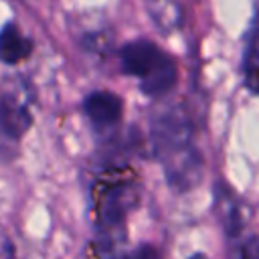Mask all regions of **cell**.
Masks as SVG:
<instances>
[{"label":"cell","mask_w":259,"mask_h":259,"mask_svg":"<svg viewBox=\"0 0 259 259\" xmlns=\"http://www.w3.org/2000/svg\"><path fill=\"white\" fill-rule=\"evenodd\" d=\"M83 115L99 136H109L117 130L123 115V101L117 93L95 89L83 99Z\"/></svg>","instance_id":"5"},{"label":"cell","mask_w":259,"mask_h":259,"mask_svg":"<svg viewBox=\"0 0 259 259\" xmlns=\"http://www.w3.org/2000/svg\"><path fill=\"white\" fill-rule=\"evenodd\" d=\"M214 202H217V212L225 231L231 237H237L247 223V206L239 200V196L227 184H217Z\"/></svg>","instance_id":"7"},{"label":"cell","mask_w":259,"mask_h":259,"mask_svg":"<svg viewBox=\"0 0 259 259\" xmlns=\"http://www.w3.org/2000/svg\"><path fill=\"white\" fill-rule=\"evenodd\" d=\"M34 51V40L24 34L18 22L8 20L0 26V61L6 65H18L26 61Z\"/></svg>","instance_id":"6"},{"label":"cell","mask_w":259,"mask_h":259,"mask_svg":"<svg viewBox=\"0 0 259 259\" xmlns=\"http://www.w3.org/2000/svg\"><path fill=\"white\" fill-rule=\"evenodd\" d=\"M121 71L138 79L140 91L148 97L168 95L178 81V65L172 55L150 38H136L119 49Z\"/></svg>","instance_id":"3"},{"label":"cell","mask_w":259,"mask_h":259,"mask_svg":"<svg viewBox=\"0 0 259 259\" xmlns=\"http://www.w3.org/2000/svg\"><path fill=\"white\" fill-rule=\"evenodd\" d=\"M127 259H162L160 251L152 245H140L132 253H127Z\"/></svg>","instance_id":"11"},{"label":"cell","mask_w":259,"mask_h":259,"mask_svg":"<svg viewBox=\"0 0 259 259\" xmlns=\"http://www.w3.org/2000/svg\"><path fill=\"white\" fill-rule=\"evenodd\" d=\"M150 144L174 192H188L198 186L204 158L196 142L194 123L180 103H164L154 109L150 117Z\"/></svg>","instance_id":"1"},{"label":"cell","mask_w":259,"mask_h":259,"mask_svg":"<svg viewBox=\"0 0 259 259\" xmlns=\"http://www.w3.org/2000/svg\"><path fill=\"white\" fill-rule=\"evenodd\" d=\"M144 8L154 28L164 36L176 32L184 22L180 0H144Z\"/></svg>","instance_id":"8"},{"label":"cell","mask_w":259,"mask_h":259,"mask_svg":"<svg viewBox=\"0 0 259 259\" xmlns=\"http://www.w3.org/2000/svg\"><path fill=\"white\" fill-rule=\"evenodd\" d=\"M245 257L247 259H259V237H253L245 245Z\"/></svg>","instance_id":"12"},{"label":"cell","mask_w":259,"mask_h":259,"mask_svg":"<svg viewBox=\"0 0 259 259\" xmlns=\"http://www.w3.org/2000/svg\"><path fill=\"white\" fill-rule=\"evenodd\" d=\"M142 186L136 172L127 166H109L91 186V212L99 241L111 251H117L125 239V221L138 206Z\"/></svg>","instance_id":"2"},{"label":"cell","mask_w":259,"mask_h":259,"mask_svg":"<svg viewBox=\"0 0 259 259\" xmlns=\"http://www.w3.org/2000/svg\"><path fill=\"white\" fill-rule=\"evenodd\" d=\"M243 81H245V87L253 95H259V47H255V45H251L245 51V57H243Z\"/></svg>","instance_id":"10"},{"label":"cell","mask_w":259,"mask_h":259,"mask_svg":"<svg viewBox=\"0 0 259 259\" xmlns=\"http://www.w3.org/2000/svg\"><path fill=\"white\" fill-rule=\"evenodd\" d=\"M188 259H206V257H204L202 253H194V255H190Z\"/></svg>","instance_id":"13"},{"label":"cell","mask_w":259,"mask_h":259,"mask_svg":"<svg viewBox=\"0 0 259 259\" xmlns=\"http://www.w3.org/2000/svg\"><path fill=\"white\" fill-rule=\"evenodd\" d=\"M79 47L81 51L95 55V57H103L105 53H109L111 49V32L107 26H91L79 32Z\"/></svg>","instance_id":"9"},{"label":"cell","mask_w":259,"mask_h":259,"mask_svg":"<svg viewBox=\"0 0 259 259\" xmlns=\"http://www.w3.org/2000/svg\"><path fill=\"white\" fill-rule=\"evenodd\" d=\"M34 89L24 77H8L0 87V134L20 140L34 121Z\"/></svg>","instance_id":"4"}]
</instances>
